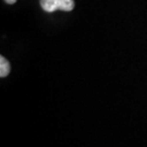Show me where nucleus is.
<instances>
[{
	"label": "nucleus",
	"mask_w": 147,
	"mask_h": 147,
	"mask_svg": "<svg viewBox=\"0 0 147 147\" xmlns=\"http://www.w3.org/2000/svg\"><path fill=\"white\" fill-rule=\"evenodd\" d=\"M40 5L46 12H55L57 10L72 11L75 3L73 0H40Z\"/></svg>",
	"instance_id": "nucleus-1"
},
{
	"label": "nucleus",
	"mask_w": 147,
	"mask_h": 147,
	"mask_svg": "<svg viewBox=\"0 0 147 147\" xmlns=\"http://www.w3.org/2000/svg\"><path fill=\"white\" fill-rule=\"evenodd\" d=\"M9 73H10V63L3 56H1L0 57V76L5 78Z\"/></svg>",
	"instance_id": "nucleus-2"
},
{
	"label": "nucleus",
	"mask_w": 147,
	"mask_h": 147,
	"mask_svg": "<svg viewBox=\"0 0 147 147\" xmlns=\"http://www.w3.org/2000/svg\"><path fill=\"white\" fill-rule=\"evenodd\" d=\"M7 3H9V5H13V3H16V0H5Z\"/></svg>",
	"instance_id": "nucleus-3"
}]
</instances>
